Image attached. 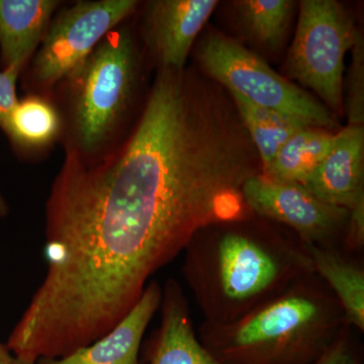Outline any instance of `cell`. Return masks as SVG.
Wrapping results in <instances>:
<instances>
[{"mask_svg":"<svg viewBox=\"0 0 364 364\" xmlns=\"http://www.w3.org/2000/svg\"><path fill=\"white\" fill-rule=\"evenodd\" d=\"M20 74L13 71H0V129L6 128L11 112L16 109L18 100L16 97V81Z\"/></svg>","mask_w":364,"mask_h":364,"instance_id":"obj_21","label":"cell"},{"mask_svg":"<svg viewBox=\"0 0 364 364\" xmlns=\"http://www.w3.org/2000/svg\"><path fill=\"white\" fill-rule=\"evenodd\" d=\"M140 73L129 30L112 31L67 85L66 153L90 161L112 149L128 117Z\"/></svg>","mask_w":364,"mask_h":364,"instance_id":"obj_4","label":"cell"},{"mask_svg":"<svg viewBox=\"0 0 364 364\" xmlns=\"http://www.w3.org/2000/svg\"><path fill=\"white\" fill-rule=\"evenodd\" d=\"M0 364H37L31 359L16 355L7 348L6 344L0 342Z\"/></svg>","mask_w":364,"mask_h":364,"instance_id":"obj_22","label":"cell"},{"mask_svg":"<svg viewBox=\"0 0 364 364\" xmlns=\"http://www.w3.org/2000/svg\"><path fill=\"white\" fill-rule=\"evenodd\" d=\"M9 213V207L7 205L6 200H4V196L0 193V218L6 217Z\"/></svg>","mask_w":364,"mask_h":364,"instance_id":"obj_23","label":"cell"},{"mask_svg":"<svg viewBox=\"0 0 364 364\" xmlns=\"http://www.w3.org/2000/svg\"><path fill=\"white\" fill-rule=\"evenodd\" d=\"M161 299L162 287L150 282L135 306L104 336L65 358L42 359L37 364H144L141 344Z\"/></svg>","mask_w":364,"mask_h":364,"instance_id":"obj_11","label":"cell"},{"mask_svg":"<svg viewBox=\"0 0 364 364\" xmlns=\"http://www.w3.org/2000/svg\"><path fill=\"white\" fill-rule=\"evenodd\" d=\"M243 196L253 215L287 228L304 244L342 247L349 210L322 202L301 184L258 173L244 184Z\"/></svg>","mask_w":364,"mask_h":364,"instance_id":"obj_8","label":"cell"},{"mask_svg":"<svg viewBox=\"0 0 364 364\" xmlns=\"http://www.w3.org/2000/svg\"><path fill=\"white\" fill-rule=\"evenodd\" d=\"M345 325L339 301L313 273L238 320L203 321L198 337L224 364H310Z\"/></svg>","mask_w":364,"mask_h":364,"instance_id":"obj_3","label":"cell"},{"mask_svg":"<svg viewBox=\"0 0 364 364\" xmlns=\"http://www.w3.org/2000/svg\"><path fill=\"white\" fill-rule=\"evenodd\" d=\"M337 132L303 129L291 136L261 173L273 181L303 183L329 154L336 142Z\"/></svg>","mask_w":364,"mask_h":364,"instance_id":"obj_16","label":"cell"},{"mask_svg":"<svg viewBox=\"0 0 364 364\" xmlns=\"http://www.w3.org/2000/svg\"><path fill=\"white\" fill-rule=\"evenodd\" d=\"M63 130V117L51 100L31 95L18 100L4 133L18 152L50 147Z\"/></svg>","mask_w":364,"mask_h":364,"instance_id":"obj_15","label":"cell"},{"mask_svg":"<svg viewBox=\"0 0 364 364\" xmlns=\"http://www.w3.org/2000/svg\"><path fill=\"white\" fill-rule=\"evenodd\" d=\"M310 364H363V351L354 329L345 325L324 353Z\"/></svg>","mask_w":364,"mask_h":364,"instance_id":"obj_20","label":"cell"},{"mask_svg":"<svg viewBox=\"0 0 364 364\" xmlns=\"http://www.w3.org/2000/svg\"><path fill=\"white\" fill-rule=\"evenodd\" d=\"M196 57L208 77L250 104L296 117L314 128H339L336 116L320 100L225 33H208L198 46Z\"/></svg>","mask_w":364,"mask_h":364,"instance_id":"obj_5","label":"cell"},{"mask_svg":"<svg viewBox=\"0 0 364 364\" xmlns=\"http://www.w3.org/2000/svg\"><path fill=\"white\" fill-rule=\"evenodd\" d=\"M301 186L329 205L348 210L364 205V126L337 132L332 150Z\"/></svg>","mask_w":364,"mask_h":364,"instance_id":"obj_10","label":"cell"},{"mask_svg":"<svg viewBox=\"0 0 364 364\" xmlns=\"http://www.w3.org/2000/svg\"><path fill=\"white\" fill-rule=\"evenodd\" d=\"M296 2L291 0H239L234 2L246 36L261 49L277 52L286 43Z\"/></svg>","mask_w":364,"mask_h":364,"instance_id":"obj_18","label":"cell"},{"mask_svg":"<svg viewBox=\"0 0 364 364\" xmlns=\"http://www.w3.org/2000/svg\"><path fill=\"white\" fill-rule=\"evenodd\" d=\"M359 33L351 14L338 1L299 2L298 26L284 69L334 114L344 109L345 57Z\"/></svg>","mask_w":364,"mask_h":364,"instance_id":"obj_6","label":"cell"},{"mask_svg":"<svg viewBox=\"0 0 364 364\" xmlns=\"http://www.w3.org/2000/svg\"><path fill=\"white\" fill-rule=\"evenodd\" d=\"M138 4L135 0L78 1L57 14L33 59L32 85L46 91L64 85Z\"/></svg>","mask_w":364,"mask_h":364,"instance_id":"obj_7","label":"cell"},{"mask_svg":"<svg viewBox=\"0 0 364 364\" xmlns=\"http://www.w3.org/2000/svg\"><path fill=\"white\" fill-rule=\"evenodd\" d=\"M57 0H0V63L20 74L42 44Z\"/></svg>","mask_w":364,"mask_h":364,"instance_id":"obj_13","label":"cell"},{"mask_svg":"<svg viewBox=\"0 0 364 364\" xmlns=\"http://www.w3.org/2000/svg\"><path fill=\"white\" fill-rule=\"evenodd\" d=\"M230 95L259 157L261 172L269 166L291 136L311 127L296 117L257 107L233 93Z\"/></svg>","mask_w":364,"mask_h":364,"instance_id":"obj_17","label":"cell"},{"mask_svg":"<svg viewBox=\"0 0 364 364\" xmlns=\"http://www.w3.org/2000/svg\"><path fill=\"white\" fill-rule=\"evenodd\" d=\"M316 274L332 291L343 310L345 323L364 331V268L341 246L305 244Z\"/></svg>","mask_w":364,"mask_h":364,"instance_id":"obj_14","label":"cell"},{"mask_svg":"<svg viewBox=\"0 0 364 364\" xmlns=\"http://www.w3.org/2000/svg\"><path fill=\"white\" fill-rule=\"evenodd\" d=\"M158 69L135 130L98 159L66 153L46 205L40 293L105 332L203 228L251 217L243 186L261 163L228 91Z\"/></svg>","mask_w":364,"mask_h":364,"instance_id":"obj_1","label":"cell"},{"mask_svg":"<svg viewBox=\"0 0 364 364\" xmlns=\"http://www.w3.org/2000/svg\"><path fill=\"white\" fill-rule=\"evenodd\" d=\"M351 54L344 109L349 126H364V41L361 32L352 47Z\"/></svg>","mask_w":364,"mask_h":364,"instance_id":"obj_19","label":"cell"},{"mask_svg":"<svg viewBox=\"0 0 364 364\" xmlns=\"http://www.w3.org/2000/svg\"><path fill=\"white\" fill-rule=\"evenodd\" d=\"M183 252L184 280L214 324L238 320L315 273L296 234L255 215L203 228Z\"/></svg>","mask_w":364,"mask_h":364,"instance_id":"obj_2","label":"cell"},{"mask_svg":"<svg viewBox=\"0 0 364 364\" xmlns=\"http://www.w3.org/2000/svg\"><path fill=\"white\" fill-rule=\"evenodd\" d=\"M217 0H153L143 14L144 42L158 69L181 70Z\"/></svg>","mask_w":364,"mask_h":364,"instance_id":"obj_9","label":"cell"},{"mask_svg":"<svg viewBox=\"0 0 364 364\" xmlns=\"http://www.w3.org/2000/svg\"><path fill=\"white\" fill-rule=\"evenodd\" d=\"M160 325L147 350L148 364H224L198 337L191 306L176 279L162 287Z\"/></svg>","mask_w":364,"mask_h":364,"instance_id":"obj_12","label":"cell"}]
</instances>
